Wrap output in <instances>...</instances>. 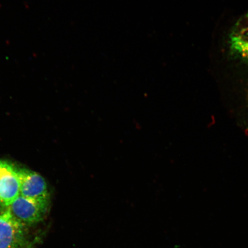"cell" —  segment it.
I'll return each instance as SVG.
<instances>
[{
	"label": "cell",
	"mask_w": 248,
	"mask_h": 248,
	"mask_svg": "<svg viewBox=\"0 0 248 248\" xmlns=\"http://www.w3.org/2000/svg\"><path fill=\"white\" fill-rule=\"evenodd\" d=\"M20 184V195L47 210L49 194L45 179L39 173L26 169L16 168Z\"/></svg>",
	"instance_id": "6da1fadb"
},
{
	"label": "cell",
	"mask_w": 248,
	"mask_h": 248,
	"mask_svg": "<svg viewBox=\"0 0 248 248\" xmlns=\"http://www.w3.org/2000/svg\"><path fill=\"white\" fill-rule=\"evenodd\" d=\"M7 211L16 221L26 227L41 221L46 210L20 195L7 207Z\"/></svg>",
	"instance_id": "7a4b0ae2"
},
{
	"label": "cell",
	"mask_w": 248,
	"mask_h": 248,
	"mask_svg": "<svg viewBox=\"0 0 248 248\" xmlns=\"http://www.w3.org/2000/svg\"><path fill=\"white\" fill-rule=\"evenodd\" d=\"M26 241L25 227L8 211L0 215V248H22Z\"/></svg>",
	"instance_id": "3957f363"
},
{
	"label": "cell",
	"mask_w": 248,
	"mask_h": 248,
	"mask_svg": "<svg viewBox=\"0 0 248 248\" xmlns=\"http://www.w3.org/2000/svg\"><path fill=\"white\" fill-rule=\"evenodd\" d=\"M20 195V181L15 167L0 161V203L8 207Z\"/></svg>",
	"instance_id": "277c9868"
},
{
	"label": "cell",
	"mask_w": 248,
	"mask_h": 248,
	"mask_svg": "<svg viewBox=\"0 0 248 248\" xmlns=\"http://www.w3.org/2000/svg\"><path fill=\"white\" fill-rule=\"evenodd\" d=\"M230 36L232 50L248 59V12L237 21Z\"/></svg>",
	"instance_id": "5b68a950"
},
{
	"label": "cell",
	"mask_w": 248,
	"mask_h": 248,
	"mask_svg": "<svg viewBox=\"0 0 248 248\" xmlns=\"http://www.w3.org/2000/svg\"><path fill=\"white\" fill-rule=\"evenodd\" d=\"M7 210V207L4 205V204L0 203V215H2Z\"/></svg>",
	"instance_id": "8992f818"
}]
</instances>
